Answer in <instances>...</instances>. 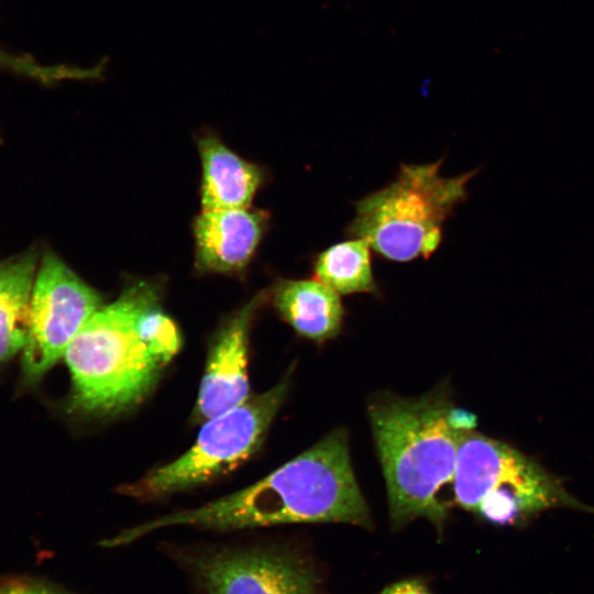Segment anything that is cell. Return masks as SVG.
I'll use <instances>...</instances> for the list:
<instances>
[{"label": "cell", "instance_id": "cell-1", "mask_svg": "<svg viewBox=\"0 0 594 594\" xmlns=\"http://www.w3.org/2000/svg\"><path fill=\"white\" fill-rule=\"evenodd\" d=\"M289 522L371 526L355 480L348 433L336 429L261 481L200 507L165 515L121 531L108 548L129 544L162 528L189 526L228 531Z\"/></svg>", "mask_w": 594, "mask_h": 594}, {"label": "cell", "instance_id": "cell-2", "mask_svg": "<svg viewBox=\"0 0 594 594\" xmlns=\"http://www.w3.org/2000/svg\"><path fill=\"white\" fill-rule=\"evenodd\" d=\"M387 487L391 520L399 528L429 519L440 531L449 513L444 487L452 484L463 436L475 417L442 393L419 398L384 396L369 407Z\"/></svg>", "mask_w": 594, "mask_h": 594}, {"label": "cell", "instance_id": "cell-3", "mask_svg": "<svg viewBox=\"0 0 594 594\" xmlns=\"http://www.w3.org/2000/svg\"><path fill=\"white\" fill-rule=\"evenodd\" d=\"M158 300L156 288L136 282L99 308L68 344L74 411L109 415L139 403L155 385L164 362L139 330L141 312Z\"/></svg>", "mask_w": 594, "mask_h": 594}, {"label": "cell", "instance_id": "cell-4", "mask_svg": "<svg viewBox=\"0 0 594 594\" xmlns=\"http://www.w3.org/2000/svg\"><path fill=\"white\" fill-rule=\"evenodd\" d=\"M441 163L402 165L391 184L356 202L348 234L365 240L388 260L429 256L440 244L444 221L464 199L466 184L475 173L444 177Z\"/></svg>", "mask_w": 594, "mask_h": 594}, {"label": "cell", "instance_id": "cell-5", "mask_svg": "<svg viewBox=\"0 0 594 594\" xmlns=\"http://www.w3.org/2000/svg\"><path fill=\"white\" fill-rule=\"evenodd\" d=\"M453 494L459 506L499 526H520L552 508L594 514L535 460L474 429L459 446Z\"/></svg>", "mask_w": 594, "mask_h": 594}, {"label": "cell", "instance_id": "cell-6", "mask_svg": "<svg viewBox=\"0 0 594 594\" xmlns=\"http://www.w3.org/2000/svg\"><path fill=\"white\" fill-rule=\"evenodd\" d=\"M288 380L205 421L195 444L175 461L150 472L127 494L150 498L186 490L232 471L261 446L283 404Z\"/></svg>", "mask_w": 594, "mask_h": 594}, {"label": "cell", "instance_id": "cell-7", "mask_svg": "<svg viewBox=\"0 0 594 594\" xmlns=\"http://www.w3.org/2000/svg\"><path fill=\"white\" fill-rule=\"evenodd\" d=\"M101 307L102 298L97 290L56 254L45 252L31 293V326L21 362L23 382L36 384L64 356L75 336Z\"/></svg>", "mask_w": 594, "mask_h": 594}, {"label": "cell", "instance_id": "cell-8", "mask_svg": "<svg viewBox=\"0 0 594 594\" xmlns=\"http://www.w3.org/2000/svg\"><path fill=\"white\" fill-rule=\"evenodd\" d=\"M195 574L205 594H317L311 569L278 550L222 551L199 559Z\"/></svg>", "mask_w": 594, "mask_h": 594}, {"label": "cell", "instance_id": "cell-9", "mask_svg": "<svg viewBox=\"0 0 594 594\" xmlns=\"http://www.w3.org/2000/svg\"><path fill=\"white\" fill-rule=\"evenodd\" d=\"M267 298L260 293L218 332L209 351L202 376L195 418L207 421L243 404L249 396L248 343L250 326L256 310Z\"/></svg>", "mask_w": 594, "mask_h": 594}, {"label": "cell", "instance_id": "cell-10", "mask_svg": "<svg viewBox=\"0 0 594 594\" xmlns=\"http://www.w3.org/2000/svg\"><path fill=\"white\" fill-rule=\"evenodd\" d=\"M267 226V213L249 208L202 210L194 223L196 266L232 273L253 256Z\"/></svg>", "mask_w": 594, "mask_h": 594}, {"label": "cell", "instance_id": "cell-11", "mask_svg": "<svg viewBox=\"0 0 594 594\" xmlns=\"http://www.w3.org/2000/svg\"><path fill=\"white\" fill-rule=\"evenodd\" d=\"M198 151L202 210L249 208L263 178L258 166L237 155L213 135L200 138Z\"/></svg>", "mask_w": 594, "mask_h": 594}, {"label": "cell", "instance_id": "cell-12", "mask_svg": "<svg viewBox=\"0 0 594 594\" xmlns=\"http://www.w3.org/2000/svg\"><path fill=\"white\" fill-rule=\"evenodd\" d=\"M273 302L297 333L312 341L323 342L340 331L344 310L339 294L319 280H279Z\"/></svg>", "mask_w": 594, "mask_h": 594}, {"label": "cell", "instance_id": "cell-13", "mask_svg": "<svg viewBox=\"0 0 594 594\" xmlns=\"http://www.w3.org/2000/svg\"><path fill=\"white\" fill-rule=\"evenodd\" d=\"M37 255L29 251L0 264V364L26 344Z\"/></svg>", "mask_w": 594, "mask_h": 594}, {"label": "cell", "instance_id": "cell-14", "mask_svg": "<svg viewBox=\"0 0 594 594\" xmlns=\"http://www.w3.org/2000/svg\"><path fill=\"white\" fill-rule=\"evenodd\" d=\"M370 248L360 238L329 246L315 260V277L342 295L376 292Z\"/></svg>", "mask_w": 594, "mask_h": 594}, {"label": "cell", "instance_id": "cell-15", "mask_svg": "<svg viewBox=\"0 0 594 594\" xmlns=\"http://www.w3.org/2000/svg\"><path fill=\"white\" fill-rule=\"evenodd\" d=\"M0 594H61L48 584L25 575L7 576L0 581Z\"/></svg>", "mask_w": 594, "mask_h": 594}, {"label": "cell", "instance_id": "cell-16", "mask_svg": "<svg viewBox=\"0 0 594 594\" xmlns=\"http://www.w3.org/2000/svg\"><path fill=\"white\" fill-rule=\"evenodd\" d=\"M382 594H431L419 580H405L386 587Z\"/></svg>", "mask_w": 594, "mask_h": 594}, {"label": "cell", "instance_id": "cell-17", "mask_svg": "<svg viewBox=\"0 0 594 594\" xmlns=\"http://www.w3.org/2000/svg\"><path fill=\"white\" fill-rule=\"evenodd\" d=\"M16 64V57H13L0 50V67L12 69Z\"/></svg>", "mask_w": 594, "mask_h": 594}]
</instances>
